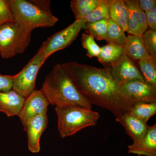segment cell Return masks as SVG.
<instances>
[{"label":"cell","mask_w":156,"mask_h":156,"mask_svg":"<svg viewBox=\"0 0 156 156\" xmlns=\"http://www.w3.org/2000/svg\"><path fill=\"white\" fill-rule=\"evenodd\" d=\"M80 92L92 104L107 109L115 117L128 112L134 102L121 92L122 85L108 68H100L75 61L62 64Z\"/></svg>","instance_id":"1"},{"label":"cell","mask_w":156,"mask_h":156,"mask_svg":"<svg viewBox=\"0 0 156 156\" xmlns=\"http://www.w3.org/2000/svg\"><path fill=\"white\" fill-rule=\"evenodd\" d=\"M41 90L49 104L54 106L74 105L92 109V104L79 91L62 64L54 66Z\"/></svg>","instance_id":"2"},{"label":"cell","mask_w":156,"mask_h":156,"mask_svg":"<svg viewBox=\"0 0 156 156\" xmlns=\"http://www.w3.org/2000/svg\"><path fill=\"white\" fill-rule=\"evenodd\" d=\"M15 22L33 30L51 27L58 21L50 9V1L9 0Z\"/></svg>","instance_id":"3"},{"label":"cell","mask_w":156,"mask_h":156,"mask_svg":"<svg viewBox=\"0 0 156 156\" xmlns=\"http://www.w3.org/2000/svg\"><path fill=\"white\" fill-rule=\"evenodd\" d=\"M58 129L62 138L72 136L83 128L97 124L100 115L92 109L78 105L56 106Z\"/></svg>","instance_id":"4"},{"label":"cell","mask_w":156,"mask_h":156,"mask_svg":"<svg viewBox=\"0 0 156 156\" xmlns=\"http://www.w3.org/2000/svg\"><path fill=\"white\" fill-rule=\"evenodd\" d=\"M32 30L15 21L0 26V55L9 58L22 54L30 44Z\"/></svg>","instance_id":"5"},{"label":"cell","mask_w":156,"mask_h":156,"mask_svg":"<svg viewBox=\"0 0 156 156\" xmlns=\"http://www.w3.org/2000/svg\"><path fill=\"white\" fill-rule=\"evenodd\" d=\"M48 57L40 50L18 73L14 75L12 90L27 98L35 88L37 75Z\"/></svg>","instance_id":"6"},{"label":"cell","mask_w":156,"mask_h":156,"mask_svg":"<svg viewBox=\"0 0 156 156\" xmlns=\"http://www.w3.org/2000/svg\"><path fill=\"white\" fill-rule=\"evenodd\" d=\"M86 23L84 19L76 20L66 28L48 37L39 50L48 58L55 52L67 48L75 41Z\"/></svg>","instance_id":"7"},{"label":"cell","mask_w":156,"mask_h":156,"mask_svg":"<svg viewBox=\"0 0 156 156\" xmlns=\"http://www.w3.org/2000/svg\"><path fill=\"white\" fill-rule=\"evenodd\" d=\"M50 105L41 90H35L26 98L24 104L18 115L23 128L33 118L47 114Z\"/></svg>","instance_id":"8"},{"label":"cell","mask_w":156,"mask_h":156,"mask_svg":"<svg viewBox=\"0 0 156 156\" xmlns=\"http://www.w3.org/2000/svg\"><path fill=\"white\" fill-rule=\"evenodd\" d=\"M106 67L108 68L114 79L121 85L131 81L144 82L139 70L126 54Z\"/></svg>","instance_id":"9"},{"label":"cell","mask_w":156,"mask_h":156,"mask_svg":"<svg viewBox=\"0 0 156 156\" xmlns=\"http://www.w3.org/2000/svg\"><path fill=\"white\" fill-rule=\"evenodd\" d=\"M121 92L134 103L156 101V88L145 82L131 81L122 84Z\"/></svg>","instance_id":"10"},{"label":"cell","mask_w":156,"mask_h":156,"mask_svg":"<svg viewBox=\"0 0 156 156\" xmlns=\"http://www.w3.org/2000/svg\"><path fill=\"white\" fill-rule=\"evenodd\" d=\"M47 114L40 115L33 118L23 128L27 133L29 150L33 153H37L41 150L40 139L48 127Z\"/></svg>","instance_id":"11"},{"label":"cell","mask_w":156,"mask_h":156,"mask_svg":"<svg viewBox=\"0 0 156 156\" xmlns=\"http://www.w3.org/2000/svg\"><path fill=\"white\" fill-rule=\"evenodd\" d=\"M125 1L129 12L127 32L134 35H143L148 28L145 12L140 8L137 1Z\"/></svg>","instance_id":"12"},{"label":"cell","mask_w":156,"mask_h":156,"mask_svg":"<svg viewBox=\"0 0 156 156\" xmlns=\"http://www.w3.org/2000/svg\"><path fill=\"white\" fill-rule=\"evenodd\" d=\"M129 153L139 156H156V124L150 126L147 133L141 139L128 147Z\"/></svg>","instance_id":"13"},{"label":"cell","mask_w":156,"mask_h":156,"mask_svg":"<svg viewBox=\"0 0 156 156\" xmlns=\"http://www.w3.org/2000/svg\"><path fill=\"white\" fill-rule=\"evenodd\" d=\"M115 120L124 127L126 133L131 136L133 142L141 139L145 136L150 127L147 123L128 112L116 118Z\"/></svg>","instance_id":"14"},{"label":"cell","mask_w":156,"mask_h":156,"mask_svg":"<svg viewBox=\"0 0 156 156\" xmlns=\"http://www.w3.org/2000/svg\"><path fill=\"white\" fill-rule=\"evenodd\" d=\"M25 98L12 89L7 92H0V112L9 117L18 116Z\"/></svg>","instance_id":"15"},{"label":"cell","mask_w":156,"mask_h":156,"mask_svg":"<svg viewBox=\"0 0 156 156\" xmlns=\"http://www.w3.org/2000/svg\"><path fill=\"white\" fill-rule=\"evenodd\" d=\"M125 53L133 60H140L150 57L143 36L129 35L123 46Z\"/></svg>","instance_id":"16"},{"label":"cell","mask_w":156,"mask_h":156,"mask_svg":"<svg viewBox=\"0 0 156 156\" xmlns=\"http://www.w3.org/2000/svg\"><path fill=\"white\" fill-rule=\"evenodd\" d=\"M109 17L124 32L127 31L129 12L124 0L110 1Z\"/></svg>","instance_id":"17"},{"label":"cell","mask_w":156,"mask_h":156,"mask_svg":"<svg viewBox=\"0 0 156 156\" xmlns=\"http://www.w3.org/2000/svg\"><path fill=\"white\" fill-rule=\"evenodd\" d=\"M125 54L123 47L109 43L101 48L97 58L99 62L106 66L116 61Z\"/></svg>","instance_id":"18"},{"label":"cell","mask_w":156,"mask_h":156,"mask_svg":"<svg viewBox=\"0 0 156 156\" xmlns=\"http://www.w3.org/2000/svg\"><path fill=\"white\" fill-rule=\"evenodd\" d=\"M128 112L145 122L156 114V101L136 102Z\"/></svg>","instance_id":"19"},{"label":"cell","mask_w":156,"mask_h":156,"mask_svg":"<svg viewBox=\"0 0 156 156\" xmlns=\"http://www.w3.org/2000/svg\"><path fill=\"white\" fill-rule=\"evenodd\" d=\"M139 65L145 83L156 88V60L150 56L139 60Z\"/></svg>","instance_id":"20"},{"label":"cell","mask_w":156,"mask_h":156,"mask_svg":"<svg viewBox=\"0 0 156 156\" xmlns=\"http://www.w3.org/2000/svg\"><path fill=\"white\" fill-rule=\"evenodd\" d=\"M100 0H72L70 6L76 20L82 19L98 5Z\"/></svg>","instance_id":"21"},{"label":"cell","mask_w":156,"mask_h":156,"mask_svg":"<svg viewBox=\"0 0 156 156\" xmlns=\"http://www.w3.org/2000/svg\"><path fill=\"white\" fill-rule=\"evenodd\" d=\"M109 20H102L93 23H86L83 28L86 32L98 41L106 39Z\"/></svg>","instance_id":"22"},{"label":"cell","mask_w":156,"mask_h":156,"mask_svg":"<svg viewBox=\"0 0 156 156\" xmlns=\"http://www.w3.org/2000/svg\"><path fill=\"white\" fill-rule=\"evenodd\" d=\"M110 0H100L98 5L83 19L86 23H93L110 20L109 8Z\"/></svg>","instance_id":"23"},{"label":"cell","mask_w":156,"mask_h":156,"mask_svg":"<svg viewBox=\"0 0 156 156\" xmlns=\"http://www.w3.org/2000/svg\"><path fill=\"white\" fill-rule=\"evenodd\" d=\"M126 39L127 37L125 32L115 23L110 19L105 40L108 44L112 43L123 47Z\"/></svg>","instance_id":"24"},{"label":"cell","mask_w":156,"mask_h":156,"mask_svg":"<svg viewBox=\"0 0 156 156\" xmlns=\"http://www.w3.org/2000/svg\"><path fill=\"white\" fill-rule=\"evenodd\" d=\"M82 42L83 47L87 50V56L89 58L98 57L100 53L101 48L96 44L94 38L88 34H82Z\"/></svg>","instance_id":"25"},{"label":"cell","mask_w":156,"mask_h":156,"mask_svg":"<svg viewBox=\"0 0 156 156\" xmlns=\"http://www.w3.org/2000/svg\"><path fill=\"white\" fill-rule=\"evenodd\" d=\"M143 36L150 55L156 60V30H147Z\"/></svg>","instance_id":"26"},{"label":"cell","mask_w":156,"mask_h":156,"mask_svg":"<svg viewBox=\"0 0 156 156\" xmlns=\"http://www.w3.org/2000/svg\"><path fill=\"white\" fill-rule=\"evenodd\" d=\"M14 21L9 0H0V26Z\"/></svg>","instance_id":"27"},{"label":"cell","mask_w":156,"mask_h":156,"mask_svg":"<svg viewBox=\"0 0 156 156\" xmlns=\"http://www.w3.org/2000/svg\"><path fill=\"white\" fill-rule=\"evenodd\" d=\"M14 75H4L0 74V92H7L12 89Z\"/></svg>","instance_id":"28"},{"label":"cell","mask_w":156,"mask_h":156,"mask_svg":"<svg viewBox=\"0 0 156 156\" xmlns=\"http://www.w3.org/2000/svg\"><path fill=\"white\" fill-rule=\"evenodd\" d=\"M145 13L148 27L151 29L156 30V7Z\"/></svg>","instance_id":"29"},{"label":"cell","mask_w":156,"mask_h":156,"mask_svg":"<svg viewBox=\"0 0 156 156\" xmlns=\"http://www.w3.org/2000/svg\"><path fill=\"white\" fill-rule=\"evenodd\" d=\"M137 2L140 8L145 12L150 11L156 7V0H139Z\"/></svg>","instance_id":"30"}]
</instances>
